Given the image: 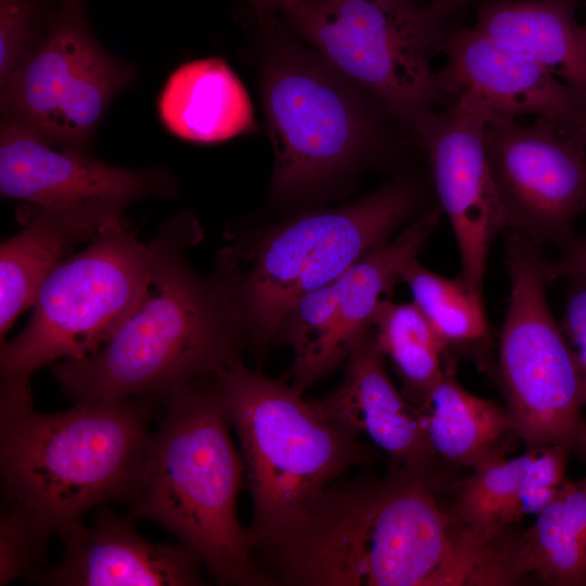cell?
Here are the masks:
<instances>
[{
    "label": "cell",
    "mask_w": 586,
    "mask_h": 586,
    "mask_svg": "<svg viewBox=\"0 0 586 586\" xmlns=\"http://www.w3.org/2000/svg\"><path fill=\"white\" fill-rule=\"evenodd\" d=\"M285 13L292 30L383 106L410 135L454 101L431 59L443 52L454 14L413 0H301Z\"/></svg>",
    "instance_id": "obj_6"
},
{
    "label": "cell",
    "mask_w": 586,
    "mask_h": 586,
    "mask_svg": "<svg viewBox=\"0 0 586 586\" xmlns=\"http://www.w3.org/2000/svg\"><path fill=\"white\" fill-rule=\"evenodd\" d=\"M348 82L327 62L298 51L266 61L262 102L278 195L309 192L381 149L382 128Z\"/></svg>",
    "instance_id": "obj_10"
},
{
    "label": "cell",
    "mask_w": 586,
    "mask_h": 586,
    "mask_svg": "<svg viewBox=\"0 0 586 586\" xmlns=\"http://www.w3.org/2000/svg\"><path fill=\"white\" fill-rule=\"evenodd\" d=\"M441 212L438 206L422 214L394 240L373 250L336 279L337 317L328 354L329 372L346 360L372 330L383 294L402 281L403 269L417 258L437 226Z\"/></svg>",
    "instance_id": "obj_22"
},
{
    "label": "cell",
    "mask_w": 586,
    "mask_h": 586,
    "mask_svg": "<svg viewBox=\"0 0 586 586\" xmlns=\"http://www.w3.org/2000/svg\"><path fill=\"white\" fill-rule=\"evenodd\" d=\"M235 430L254 515L251 550L276 543L347 469L378 459V449L327 419L292 384L241 361L215 372Z\"/></svg>",
    "instance_id": "obj_5"
},
{
    "label": "cell",
    "mask_w": 586,
    "mask_h": 586,
    "mask_svg": "<svg viewBox=\"0 0 586 586\" xmlns=\"http://www.w3.org/2000/svg\"><path fill=\"white\" fill-rule=\"evenodd\" d=\"M484 141L508 231L563 250L586 213V149L549 123L498 115L487 119Z\"/></svg>",
    "instance_id": "obj_12"
},
{
    "label": "cell",
    "mask_w": 586,
    "mask_h": 586,
    "mask_svg": "<svg viewBox=\"0 0 586 586\" xmlns=\"http://www.w3.org/2000/svg\"><path fill=\"white\" fill-rule=\"evenodd\" d=\"M51 536L27 514L5 506L0 518V585L38 571Z\"/></svg>",
    "instance_id": "obj_27"
},
{
    "label": "cell",
    "mask_w": 586,
    "mask_h": 586,
    "mask_svg": "<svg viewBox=\"0 0 586 586\" xmlns=\"http://www.w3.org/2000/svg\"><path fill=\"white\" fill-rule=\"evenodd\" d=\"M568 138L576 145L586 149V117Z\"/></svg>",
    "instance_id": "obj_33"
},
{
    "label": "cell",
    "mask_w": 586,
    "mask_h": 586,
    "mask_svg": "<svg viewBox=\"0 0 586 586\" xmlns=\"http://www.w3.org/2000/svg\"><path fill=\"white\" fill-rule=\"evenodd\" d=\"M433 3L446 10L447 12L455 14L459 11V8L462 5L463 0H433Z\"/></svg>",
    "instance_id": "obj_34"
},
{
    "label": "cell",
    "mask_w": 586,
    "mask_h": 586,
    "mask_svg": "<svg viewBox=\"0 0 586 586\" xmlns=\"http://www.w3.org/2000/svg\"><path fill=\"white\" fill-rule=\"evenodd\" d=\"M527 453L515 458L493 457L461 481L451 510L473 533L487 540L506 537L521 520L518 509L520 480Z\"/></svg>",
    "instance_id": "obj_26"
},
{
    "label": "cell",
    "mask_w": 586,
    "mask_h": 586,
    "mask_svg": "<svg viewBox=\"0 0 586 586\" xmlns=\"http://www.w3.org/2000/svg\"><path fill=\"white\" fill-rule=\"evenodd\" d=\"M56 148L33 129L2 118L1 196L65 208L100 202L127 206L141 199L176 193L177 186L165 170L120 168L85 152Z\"/></svg>",
    "instance_id": "obj_15"
},
{
    "label": "cell",
    "mask_w": 586,
    "mask_h": 586,
    "mask_svg": "<svg viewBox=\"0 0 586 586\" xmlns=\"http://www.w3.org/2000/svg\"><path fill=\"white\" fill-rule=\"evenodd\" d=\"M155 403L132 397L42 413L34 407L29 381L2 380L0 473L5 506L60 536L95 506L128 502Z\"/></svg>",
    "instance_id": "obj_3"
},
{
    "label": "cell",
    "mask_w": 586,
    "mask_h": 586,
    "mask_svg": "<svg viewBox=\"0 0 586 586\" xmlns=\"http://www.w3.org/2000/svg\"><path fill=\"white\" fill-rule=\"evenodd\" d=\"M488 116L458 99L428 115L411 136L424 150L440 208L451 226L460 278L482 292L491 246L508 219L488 166Z\"/></svg>",
    "instance_id": "obj_13"
},
{
    "label": "cell",
    "mask_w": 586,
    "mask_h": 586,
    "mask_svg": "<svg viewBox=\"0 0 586 586\" xmlns=\"http://www.w3.org/2000/svg\"><path fill=\"white\" fill-rule=\"evenodd\" d=\"M512 558L521 579L586 586V476L566 480L526 531L513 534Z\"/></svg>",
    "instance_id": "obj_23"
},
{
    "label": "cell",
    "mask_w": 586,
    "mask_h": 586,
    "mask_svg": "<svg viewBox=\"0 0 586 586\" xmlns=\"http://www.w3.org/2000/svg\"><path fill=\"white\" fill-rule=\"evenodd\" d=\"M419 194L394 181L349 205L298 216L263 235L240 269L224 254L238 320L264 351L305 294L340 278L417 211Z\"/></svg>",
    "instance_id": "obj_7"
},
{
    "label": "cell",
    "mask_w": 586,
    "mask_h": 586,
    "mask_svg": "<svg viewBox=\"0 0 586 586\" xmlns=\"http://www.w3.org/2000/svg\"><path fill=\"white\" fill-rule=\"evenodd\" d=\"M402 281L442 341L447 364H455V351L470 354L487 348L491 331L482 292L460 276L450 279L426 269L417 258L403 269Z\"/></svg>",
    "instance_id": "obj_24"
},
{
    "label": "cell",
    "mask_w": 586,
    "mask_h": 586,
    "mask_svg": "<svg viewBox=\"0 0 586 586\" xmlns=\"http://www.w3.org/2000/svg\"><path fill=\"white\" fill-rule=\"evenodd\" d=\"M41 21L40 0H0V85L38 42Z\"/></svg>",
    "instance_id": "obj_29"
},
{
    "label": "cell",
    "mask_w": 586,
    "mask_h": 586,
    "mask_svg": "<svg viewBox=\"0 0 586 586\" xmlns=\"http://www.w3.org/2000/svg\"><path fill=\"white\" fill-rule=\"evenodd\" d=\"M132 67L92 36L80 0H62L47 30L1 86L3 117L58 148L84 152Z\"/></svg>",
    "instance_id": "obj_11"
},
{
    "label": "cell",
    "mask_w": 586,
    "mask_h": 586,
    "mask_svg": "<svg viewBox=\"0 0 586 586\" xmlns=\"http://www.w3.org/2000/svg\"><path fill=\"white\" fill-rule=\"evenodd\" d=\"M158 113L173 135L191 142L217 143L255 129L243 84L218 58L179 66L162 90Z\"/></svg>",
    "instance_id": "obj_19"
},
{
    "label": "cell",
    "mask_w": 586,
    "mask_h": 586,
    "mask_svg": "<svg viewBox=\"0 0 586 586\" xmlns=\"http://www.w3.org/2000/svg\"><path fill=\"white\" fill-rule=\"evenodd\" d=\"M508 307L497 372L515 436L526 450L566 445L586 459V408L574 355L547 300L542 246L508 231Z\"/></svg>",
    "instance_id": "obj_8"
},
{
    "label": "cell",
    "mask_w": 586,
    "mask_h": 586,
    "mask_svg": "<svg viewBox=\"0 0 586 586\" xmlns=\"http://www.w3.org/2000/svg\"><path fill=\"white\" fill-rule=\"evenodd\" d=\"M433 475L390 466L384 477L331 483L297 523L260 549V566L300 586H472L484 544L438 500Z\"/></svg>",
    "instance_id": "obj_1"
},
{
    "label": "cell",
    "mask_w": 586,
    "mask_h": 586,
    "mask_svg": "<svg viewBox=\"0 0 586 586\" xmlns=\"http://www.w3.org/2000/svg\"><path fill=\"white\" fill-rule=\"evenodd\" d=\"M518 494L519 515L539 514L558 496L565 481L571 448L550 445L538 450H526Z\"/></svg>",
    "instance_id": "obj_28"
},
{
    "label": "cell",
    "mask_w": 586,
    "mask_h": 586,
    "mask_svg": "<svg viewBox=\"0 0 586 586\" xmlns=\"http://www.w3.org/2000/svg\"><path fill=\"white\" fill-rule=\"evenodd\" d=\"M125 205L91 203L53 208L23 205V228L0 247V335L29 306L50 273L73 247L91 241L110 225L124 219Z\"/></svg>",
    "instance_id": "obj_18"
},
{
    "label": "cell",
    "mask_w": 586,
    "mask_h": 586,
    "mask_svg": "<svg viewBox=\"0 0 586 586\" xmlns=\"http://www.w3.org/2000/svg\"><path fill=\"white\" fill-rule=\"evenodd\" d=\"M313 403L327 419L366 436L388 457L390 466L443 475L420 408L391 381L373 329L348 354L342 383Z\"/></svg>",
    "instance_id": "obj_17"
},
{
    "label": "cell",
    "mask_w": 586,
    "mask_h": 586,
    "mask_svg": "<svg viewBox=\"0 0 586 586\" xmlns=\"http://www.w3.org/2000/svg\"><path fill=\"white\" fill-rule=\"evenodd\" d=\"M164 402L128 501L129 518L156 522L177 536L219 585H277L254 560L238 521L244 464L216 373L192 380Z\"/></svg>",
    "instance_id": "obj_4"
},
{
    "label": "cell",
    "mask_w": 586,
    "mask_h": 586,
    "mask_svg": "<svg viewBox=\"0 0 586 586\" xmlns=\"http://www.w3.org/2000/svg\"><path fill=\"white\" fill-rule=\"evenodd\" d=\"M196 230L187 214L166 222L150 242L154 291L97 351L53 366L54 378L75 404L132 397L157 402L240 361L245 333L226 268L220 263L217 276L206 279L186 258Z\"/></svg>",
    "instance_id": "obj_2"
},
{
    "label": "cell",
    "mask_w": 586,
    "mask_h": 586,
    "mask_svg": "<svg viewBox=\"0 0 586 586\" xmlns=\"http://www.w3.org/2000/svg\"><path fill=\"white\" fill-rule=\"evenodd\" d=\"M548 273L550 282L558 278L586 282V234H576L561 250V255L557 260H548Z\"/></svg>",
    "instance_id": "obj_31"
},
{
    "label": "cell",
    "mask_w": 586,
    "mask_h": 586,
    "mask_svg": "<svg viewBox=\"0 0 586 586\" xmlns=\"http://www.w3.org/2000/svg\"><path fill=\"white\" fill-rule=\"evenodd\" d=\"M566 293L559 323L575 358L586 408V282L570 280Z\"/></svg>",
    "instance_id": "obj_30"
},
{
    "label": "cell",
    "mask_w": 586,
    "mask_h": 586,
    "mask_svg": "<svg viewBox=\"0 0 586 586\" xmlns=\"http://www.w3.org/2000/svg\"><path fill=\"white\" fill-rule=\"evenodd\" d=\"M372 329L402 381L403 394L422 405L445 370L446 349L435 330L413 303L386 298L375 311Z\"/></svg>",
    "instance_id": "obj_25"
},
{
    "label": "cell",
    "mask_w": 586,
    "mask_h": 586,
    "mask_svg": "<svg viewBox=\"0 0 586 586\" xmlns=\"http://www.w3.org/2000/svg\"><path fill=\"white\" fill-rule=\"evenodd\" d=\"M60 562L24 579L48 586H199L204 581L199 555L188 545L142 538L128 519L104 510L90 526L82 522L59 536Z\"/></svg>",
    "instance_id": "obj_16"
},
{
    "label": "cell",
    "mask_w": 586,
    "mask_h": 586,
    "mask_svg": "<svg viewBox=\"0 0 586 586\" xmlns=\"http://www.w3.org/2000/svg\"><path fill=\"white\" fill-rule=\"evenodd\" d=\"M418 407L438 464L473 469L506 455L507 437L515 436L506 406L467 391L457 381L454 365H445L440 382Z\"/></svg>",
    "instance_id": "obj_21"
},
{
    "label": "cell",
    "mask_w": 586,
    "mask_h": 586,
    "mask_svg": "<svg viewBox=\"0 0 586 586\" xmlns=\"http://www.w3.org/2000/svg\"><path fill=\"white\" fill-rule=\"evenodd\" d=\"M578 0H482L474 28L525 52L586 97V33Z\"/></svg>",
    "instance_id": "obj_20"
},
{
    "label": "cell",
    "mask_w": 586,
    "mask_h": 586,
    "mask_svg": "<svg viewBox=\"0 0 586 586\" xmlns=\"http://www.w3.org/2000/svg\"><path fill=\"white\" fill-rule=\"evenodd\" d=\"M583 27H584V30H585V33H586V25H584Z\"/></svg>",
    "instance_id": "obj_35"
},
{
    "label": "cell",
    "mask_w": 586,
    "mask_h": 586,
    "mask_svg": "<svg viewBox=\"0 0 586 586\" xmlns=\"http://www.w3.org/2000/svg\"><path fill=\"white\" fill-rule=\"evenodd\" d=\"M150 269V243L140 242L125 220L100 231L55 267L25 329L1 343L2 380L29 381L46 365L97 351L145 297Z\"/></svg>",
    "instance_id": "obj_9"
},
{
    "label": "cell",
    "mask_w": 586,
    "mask_h": 586,
    "mask_svg": "<svg viewBox=\"0 0 586 586\" xmlns=\"http://www.w3.org/2000/svg\"><path fill=\"white\" fill-rule=\"evenodd\" d=\"M443 52L441 87L488 118L532 114L569 137L586 117V97L525 52L474 27L454 28Z\"/></svg>",
    "instance_id": "obj_14"
},
{
    "label": "cell",
    "mask_w": 586,
    "mask_h": 586,
    "mask_svg": "<svg viewBox=\"0 0 586 586\" xmlns=\"http://www.w3.org/2000/svg\"><path fill=\"white\" fill-rule=\"evenodd\" d=\"M301 0H254L256 5L264 11L282 10L286 12Z\"/></svg>",
    "instance_id": "obj_32"
}]
</instances>
